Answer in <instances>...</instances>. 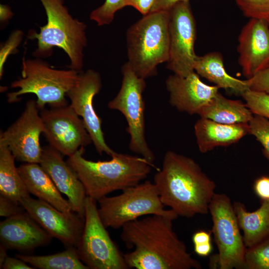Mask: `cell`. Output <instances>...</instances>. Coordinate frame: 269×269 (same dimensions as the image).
I'll list each match as a JSON object with an SVG mask.
<instances>
[{
	"instance_id": "1",
	"label": "cell",
	"mask_w": 269,
	"mask_h": 269,
	"mask_svg": "<svg viewBox=\"0 0 269 269\" xmlns=\"http://www.w3.org/2000/svg\"><path fill=\"white\" fill-rule=\"evenodd\" d=\"M175 219L159 215L147 216L126 223L121 238L133 250L124 255L129 268L136 269H200L173 229Z\"/></svg>"
},
{
	"instance_id": "2",
	"label": "cell",
	"mask_w": 269,
	"mask_h": 269,
	"mask_svg": "<svg viewBox=\"0 0 269 269\" xmlns=\"http://www.w3.org/2000/svg\"><path fill=\"white\" fill-rule=\"evenodd\" d=\"M153 183L163 204L178 216L191 218L209 213L216 184L191 158L167 151Z\"/></svg>"
},
{
	"instance_id": "3",
	"label": "cell",
	"mask_w": 269,
	"mask_h": 269,
	"mask_svg": "<svg viewBox=\"0 0 269 269\" xmlns=\"http://www.w3.org/2000/svg\"><path fill=\"white\" fill-rule=\"evenodd\" d=\"M84 152V147H81L66 161L77 173L87 196L97 201L139 183L154 166L142 156L117 152L110 160L93 161L85 158Z\"/></svg>"
},
{
	"instance_id": "4",
	"label": "cell",
	"mask_w": 269,
	"mask_h": 269,
	"mask_svg": "<svg viewBox=\"0 0 269 269\" xmlns=\"http://www.w3.org/2000/svg\"><path fill=\"white\" fill-rule=\"evenodd\" d=\"M46 15L47 23L40 31L30 30L29 39L37 40L33 53L37 58H47L53 47L62 49L70 60V69L81 72L84 66V51L87 44L86 24L74 18L63 0H40Z\"/></svg>"
},
{
	"instance_id": "5",
	"label": "cell",
	"mask_w": 269,
	"mask_h": 269,
	"mask_svg": "<svg viewBox=\"0 0 269 269\" xmlns=\"http://www.w3.org/2000/svg\"><path fill=\"white\" fill-rule=\"evenodd\" d=\"M169 16V10L150 12L127 30V62L140 78L156 75L157 66L168 60Z\"/></svg>"
},
{
	"instance_id": "6",
	"label": "cell",
	"mask_w": 269,
	"mask_h": 269,
	"mask_svg": "<svg viewBox=\"0 0 269 269\" xmlns=\"http://www.w3.org/2000/svg\"><path fill=\"white\" fill-rule=\"evenodd\" d=\"M79 72L70 68H53L40 58L31 59L23 57L21 77L11 84V88L19 89L7 93V102H17L20 96L31 93L36 96L39 110L45 108L46 105L50 108L68 105L66 97L76 84Z\"/></svg>"
},
{
	"instance_id": "7",
	"label": "cell",
	"mask_w": 269,
	"mask_h": 269,
	"mask_svg": "<svg viewBox=\"0 0 269 269\" xmlns=\"http://www.w3.org/2000/svg\"><path fill=\"white\" fill-rule=\"evenodd\" d=\"M98 211L105 227L122 228L126 223L142 216L159 215L176 219L171 209H164L154 183L146 180L122 190L114 196H105L98 201Z\"/></svg>"
},
{
	"instance_id": "8",
	"label": "cell",
	"mask_w": 269,
	"mask_h": 269,
	"mask_svg": "<svg viewBox=\"0 0 269 269\" xmlns=\"http://www.w3.org/2000/svg\"><path fill=\"white\" fill-rule=\"evenodd\" d=\"M212 233L218 253L210 258V267L219 269H246V247L233 204L225 194L215 193L209 207Z\"/></svg>"
},
{
	"instance_id": "9",
	"label": "cell",
	"mask_w": 269,
	"mask_h": 269,
	"mask_svg": "<svg viewBox=\"0 0 269 269\" xmlns=\"http://www.w3.org/2000/svg\"><path fill=\"white\" fill-rule=\"evenodd\" d=\"M123 80L119 92L108 104L109 108L121 112L128 123L130 136L129 148L153 164L155 155L149 147L144 133V102L142 93L144 79L137 76L128 62L122 67Z\"/></svg>"
},
{
	"instance_id": "10",
	"label": "cell",
	"mask_w": 269,
	"mask_h": 269,
	"mask_svg": "<svg viewBox=\"0 0 269 269\" xmlns=\"http://www.w3.org/2000/svg\"><path fill=\"white\" fill-rule=\"evenodd\" d=\"M96 202L87 196L85 199L84 226L76 246L80 259L89 269H129L101 220Z\"/></svg>"
},
{
	"instance_id": "11",
	"label": "cell",
	"mask_w": 269,
	"mask_h": 269,
	"mask_svg": "<svg viewBox=\"0 0 269 269\" xmlns=\"http://www.w3.org/2000/svg\"><path fill=\"white\" fill-rule=\"evenodd\" d=\"M169 13V49L166 68L174 74L186 77L194 71L197 56L194 51L196 24L189 1L176 3Z\"/></svg>"
},
{
	"instance_id": "12",
	"label": "cell",
	"mask_w": 269,
	"mask_h": 269,
	"mask_svg": "<svg viewBox=\"0 0 269 269\" xmlns=\"http://www.w3.org/2000/svg\"><path fill=\"white\" fill-rule=\"evenodd\" d=\"M40 115L49 145L63 156L69 157L92 142L83 120L70 105L45 108Z\"/></svg>"
},
{
	"instance_id": "13",
	"label": "cell",
	"mask_w": 269,
	"mask_h": 269,
	"mask_svg": "<svg viewBox=\"0 0 269 269\" xmlns=\"http://www.w3.org/2000/svg\"><path fill=\"white\" fill-rule=\"evenodd\" d=\"M44 125L36 100H28L20 116L0 134V144L7 146L15 160L40 163L42 152L39 137Z\"/></svg>"
},
{
	"instance_id": "14",
	"label": "cell",
	"mask_w": 269,
	"mask_h": 269,
	"mask_svg": "<svg viewBox=\"0 0 269 269\" xmlns=\"http://www.w3.org/2000/svg\"><path fill=\"white\" fill-rule=\"evenodd\" d=\"M102 88L100 74L93 69L80 72L78 80L67 97L70 106L82 118L97 151L111 156L116 152L106 143L102 129V120L96 113L93 99Z\"/></svg>"
},
{
	"instance_id": "15",
	"label": "cell",
	"mask_w": 269,
	"mask_h": 269,
	"mask_svg": "<svg viewBox=\"0 0 269 269\" xmlns=\"http://www.w3.org/2000/svg\"><path fill=\"white\" fill-rule=\"evenodd\" d=\"M20 204L25 211L52 238L66 247H75L82 233L85 218L71 211L65 213L50 204L30 196L22 199Z\"/></svg>"
},
{
	"instance_id": "16",
	"label": "cell",
	"mask_w": 269,
	"mask_h": 269,
	"mask_svg": "<svg viewBox=\"0 0 269 269\" xmlns=\"http://www.w3.org/2000/svg\"><path fill=\"white\" fill-rule=\"evenodd\" d=\"M238 62L245 76L249 79L269 64V24L250 18L238 37Z\"/></svg>"
},
{
	"instance_id": "17",
	"label": "cell",
	"mask_w": 269,
	"mask_h": 269,
	"mask_svg": "<svg viewBox=\"0 0 269 269\" xmlns=\"http://www.w3.org/2000/svg\"><path fill=\"white\" fill-rule=\"evenodd\" d=\"M63 155L50 145L42 147L40 165L59 191L68 197L72 211L85 218L84 187L74 169L64 161Z\"/></svg>"
},
{
	"instance_id": "18",
	"label": "cell",
	"mask_w": 269,
	"mask_h": 269,
	"mask_svg": "<svg viewBox=\"0 0 269 269\" xmlns=\"http://www.w3.org/2000/svg\"><path fill=\"white\" fill-rule=\"evenodd\" d=\"M52 239L26 211L6 218L0 223V243L7 249L29 254L49 244Z\"/></svg>"
},
{
	"instance_id": "19",
	"label": "cell",
	"mask_w": 269,
	"mask_h": 269,
	"mask_svg": "<svg viewBox=\"0 0 269 269\" xmlns=\"http://www.w3.org/2000/svg\"><path fill=\"white\" fill-rule=\"evenodd\" d=\"M169 103L178 111L197 114L219 92L217 86L203 83L195 71L186 77L170 75L165 81Z\"/></svg>"
},
{
	"instance_id": "20",
	"label": "cell",
	"mask_w": 269,
	"mask_h": 269,
	"mask_svg": "<svg viewBox=\"0 0 269 269\" xmlns=\"http://www.w3.org/2000/svg\"><path fill=\"white\" fill-rule=\"evenodd\" d=\"M197 143L205 153L219 146L235 143L249 134V124H224L200 118L194 125Z\"/></svg>"
},
{
	"instance_id": "21",
	"label": "cell",
	"mask_w": 269,
	"mask_h": 269,
	"mask_svg": "<svg viewBox=\"0 0 269 269\" xmlns=\"http://www.w3.org/2000/svg\"><path fill=\"white\" fill-rule=\"evenodd\" d=\"M30 194L65 213L72 211L68 201L61 195L55 184L39 163H24L18 167Z\"/></svg>"
},
{
	"instance_id": "22",
	"label": "cell",
	"mask_w": 269,
	"mask_h": 269,
	"mask_svg": "<svg viewBox=\"0 0 269 269\" xmlns=\"http://www.w3.org/2000/svg\"><path fill=\"white\" fill-rule=\"evenodd\" d=\"M240 228L247 248H251L269 237V200H261V206L249 212L240 202L233 203Z\"/></svg>"
},
{
	"instance_id": "23",
	"label": "cell",
	"mask_w": 269,
	"mask_h": 269,
	"mask_svg": "<svg viewBox=\"0 0 269 269\" xmlns=\"http://www.w3.org/2000/svg\"><path fill=\"white\" fill-rule=\"evenodd\" d=\"M194 69L198 75L214 83L219 88L231 90L241 95L249 89L247 80H240L227 73L222 55L218 52L197 56Z\"/></svg>"
},
{
	"instance_id": "24",
	"label": "cell",
	"mask_w": 269,
	"mask_h": 269,
	"mask_svg": "<svg viewBox=\"0 0 269 269\" xmlns=\"http://www.w3.org/2000/svg\"><path fill=\"white\" fill-rule=\"evenodd\" d=\"M197 114L200 118L224 124H249L254 116L246 104L228 99L219 92Z\"/></svg>"
},
{
	"instance_id": "25",
	"label": "cell",
	"mask_w": 269,
	"mask_h": 269,
	"mask_svg": "<svg viewBox=\"0 0 269 269\" xmlns=\"http://www.w3.org/2000/svg\"><path fill=\"white\" fill-rule=\"evenodd\" d=\"M8 147L0 144V194L20 203L30 196Z\"/></svg>"
},
{
	"instance_id": "26",
	"label": "cell",
	"mask_w": 269,
	"mask_h": 269,
	"mask_svg": "<svg viewBox=\"0 0 269 269\" xmlns=\"http://www.w3.org/2000/svg\"><path fill=\"white\" fill-rule=\"evenodd\" d=\"M15 257L34 269H89L80 259L76 248L70 247L61 252L45 256L16 254Z\"/></svg>"
},
{
	"instance_id": "27",
	"label": "cell",
	"mask_w": 269,
	"mask_h": 269,
	"mask_svg": "<svg viewBox=\"0 0 269 269\" xmlns=\"http://www.w3.org/2000/svg\"><path fill=\"white\" fill-rule=\"evenodd\" d=\"M245 259L246 269H269V237L248 248Z\"/></svg>"
},
{
	"instance_id": "28",
	"label": "cell",
	"mask_w": 269,
	"mask_h": 269,
	"mask_svg": "<svg viewBox=\"0 0 269 269\" xmlns=\"http://www.w3.org/2000/svg\"><path fill=\"white\" fill-rule=\"evenodd\" d=\"M129 0H105L103 4L90 13V19L96 22L98 26L109 24L117 11L128 6Z\"/></svg>"
},
{
	"instance_id": "29",
	"label": "cell",
	"mask_w": 269,
	"mask_h": 269,
	"mask_svg": "<svg viewBox=\"0 0 269 269\" xmlns=\"http://www.w3.org/2000/svg\"><path fill=\"white\" fill-rule=\"evenodd\" d=\"M241 96L253 114L269 119V93L249 89Z\"/></svg>"
},
{
	"instance_id": "30",
	"label": "cell",
	"mask_w": 269,
	"mask_h": 269,
	"mask_svg": "<svg viewBox=\"0 0 269 269\" xmlns=\"http://www.w3.org/2000/svg\"><path fill=\"white\" fill-rule=\"evenodd\" d=\"M244 15L269 24V0H235Z\"/></svg>"
},
{
	"instance_id": "31",
	"label": "cell",
	"mask_w": 269,
	"mask_h": 269,
	"mask_svg": "<svg viewBox=\"0 0 269 269\" xmlns=\"http://www.w3.org/2000/svg\"><path fill=\"white\" fill-rule=\"evenodd\" d=\"M249 134L261 143L263 152L269 161V119L255 115L249 123Z\"/></svg>"
},
{
	"instance_id": "32",
	"label": "cell",
	"mask_w": 269,
	"mask_h": 269,
	"mask_svg": "<svg viewBox=\"0 0 269 269\" xmlns=\"http://www.w3.org/2000/svg\"><path fill=\"white\" fill-rule=\"evenodd\" d=\"M247 80L249 89L269 93V64Z\"/></svg>"
},
{
	"instance_id": "33",
	"label": "cell",
	"mask_w": 269,
	"mask_h": 269,
	"mask_svg": "<svg viewBox=\"0 0 269 269\" xmlns=\"http://www.w3.org/2000/svg\"><path fill=\"white\" fill-rule=\"evenodd\" d=\"M25 211L19 203L0 194V216L10 217Z\"/></svg>"
},
{
	"instance_id": "34",
	"label": "cell",
	"mask_w": 269,
	"mask_h": 269,
	"mask_svg": "<svg viewBox=\"0 0 269 269\" xmlns=\"http://www.w3.org/2000/svg\"><path fill=\"white\" fill-rule=\"evenodd\" d=\"M22 32L18 30L15 31L12 35H11L8 40L5 44V46L1 49L0 51V76L1 78V76L3 74V65L4 62L7 58L8 54H10L13 50L15 49L16 47L20 43L21 39Z\"/></svg>"
},
{
	"instance_id": "35",
	"label": "cell",
	"mask_w": 269,
	"mask_h": 269,
	"mask_svg": "<svg viewBox=\"0 0 269 269\" xmlns=\"http://www.w3.org/2000/svg\"><path fill=\"white\" fill-rule=\"evenodd\" d=\"M254 189L261 200H269V177L263 176L257 179L254 182Z\"/></svg>"
},
{
	"instance_id": "36",
	"label": "cell",
	"mask_w": 269,
	"mask_h": 269,
	"mask_svg": "<svg viewBox=\"0 0 269 269\" xmlns=\"http://www.w3.org/2000/svg\"><path fill=\"white\" fill-rule=\"evenodd\" d=\"M155 0H129L128 6H132L143 15L148 14L151 9Z\"/></svg>"
},
{
	"instance_id": "37",
	"label": "cell",
	"mask_w": 269,
	"mask_h": 269,
	"mask_svg": "<svg viewBox=\"0 0 269 269\" xmlns=\"http://www.w3.org/2000/svg\"><path fill=\"white\" fill-rule=\"evenodd\" d=\"M2 269H33L26 262L17 258L8 257L6 258Z\"/></svg>"
},
{
	"instance_id": "38",
	"label": "cell",
	"mask_w": 269,
	"mask_h": 269,
	"mask_svg": "<svg viewBox=\"0 0 269 269\" xmlns=\"http://www.w3.org/2000/svg\"><path fill=\"white\" fill-rule=\"evenodd\" d=\"M184 0H155L150 12L169 10L176 3Z\"/></svg>"
},
{
	"instance_id": "39",
	"label": "cell",
	"mask_w": 269,
	"mask_h": 269,
	"mask_svg": "<svg viewBox=\"0 0 269 269\" xmlns=\"http://www.w3.org/2000/svg\"><path fill=\"white\" fill-rule=\"evenodd\" d=\"M211 233L204 230L198 231L192 236L194 245L211 242Z\"/></svg>"
},
{
	"instance_id": "40",
	"label": "cell",
	"mask_w": 269,
	"mask_h": 269,
	"mask_svg": "<svg viewBox=\"0 0 269 269\" xmlns=\"http://www.w3.org/2000/svg\"><path fill=\"white\" fill-rule=\"evenodd\" d=\"M194 250L195 253L201 257H206L209 256L212 251V245L211 242L207 243L194 245Z\"/></svg>"
},
{
	"instance_id": "41",
	"label": "cell",
	"mask_w": 269,
	"mask_h": 269,
	"mask_svg": "<svg viewBox=\"0 0 269 269\" xmlns=\"http://www.w3.org/2000/svg\"><path fill=\"white\" fill-rule=\"evenodd\" d=\"M0 19L2 21L8 19L13 14L10 7L7 5L0 4Z\"/></svg>"
},
{
	"instance_id": "42",
	"label": "cell",
	"mask_w": 269,
	"mask_h": 269,
	"mask_svg": "<svg viewBox=\"0 0 269 269\" xmlns=\"http://www.w3.org/2000/svg\"><path fill=\"white\" fill-rule=\"evenodd\" d=\"M7 250L4 245L0 244V269H2V265L7 257Z\"/></svg>"
}]
</instances>
